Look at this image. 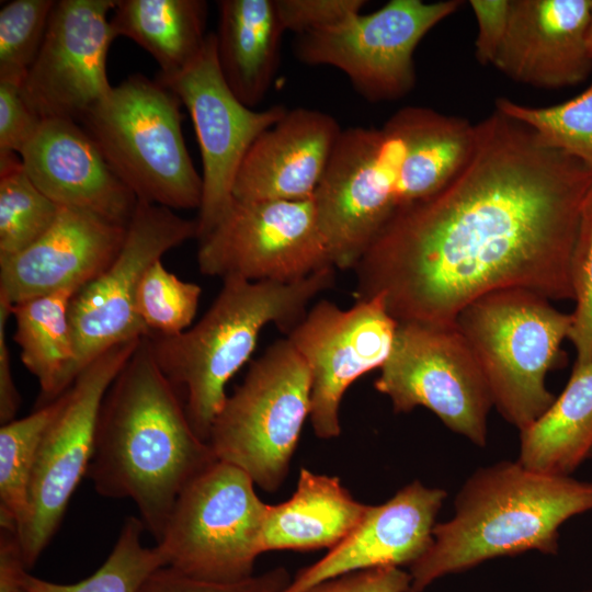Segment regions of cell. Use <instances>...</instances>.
Here are the masks:
<instances>
[{
  "label": "cell",
  "mask_w": 592,
  "mask_h": 592,
  "mask_svg": "<svg viewBox=\"0 0 592 592\" xmlns=\"http://www.w3.org/2000/svg\"><path fill=\"white\" fill-rule=\"evenodd\" d=\"M496 109L531 127L546 146L592 170V82L581 94L556 105L536 107L499 98Z\"/></svg>",
  "instance_id": "cell-32"
},
{
  "label": "cell",
  "mask_w": 592,
  "mask_h": 592,
  "mask_svg": "<svg viewBox=\"0 0 592 592\" xmlns=\"http://www.w3.org/2000/svg\"><path fill=\"white\" fill-rule=\"evenodd\" d=\"M447 497L413 481L379 505H368L356 527L320 560L300 570L282 592H306L323 581L365 569L412 565L433 540Z\"/></svg>",
  "instance_id": "cell-20"
},
{
  "label": "cell",
  "mask_w": 592,
  "mask_h": 592,
  "mask_svg": "<svg viewBox=\"0 0 592 592\" xmlns=\"http://www.w3.org/2000/svg\"><path fill=\"white\" fill-rule=\"evenodd\" d=\"M364 0H275L285 31L297 36L335 26L361 13Z\"/></svg>",
  "instance_id": "cell-37"
},
{
  "label": "cell",
  "mask_w": 592,
  "mask_h": 592,
  "mask_svg": "<svg viewBox=\"0 0 592 592\" xmlns=\"http://www.w3.org/2000/svg\"><path fill=\"white\" fill-rule=\"evenodd\" d=\"M574 309L568 340L576 351L574 366L592 362V189L585 202L571 257Z\"/></svg>",
  "instance_id": "cell-35"
},
{
  "label": "cell",
  "mask_w": 592,
  "mask_h": 592,
  "mask_svg": "<svg viewBox=\"0 0 592 592\" xmlns=\"http://www.w3.org/2000/svg\"><path fill=\"white\" fill-rule=\"evenodd\" d=\"M157 79L190 112L200 144L203 166V196L196 219L200 241L231 204L236 177L253 141L288 110L273 105L255 111L236 98L219 69L214 33H208L203 49L187 68L171 78Z\"/></svg>",
  "instance_id": "cell-16"
},
{
  "label": "cell",
  "mask_w": 592,
  "mask_h": 592,
  "mask_svg": "<svg viewBox=\"0 0 592 592\" xmlns=\"http://www.w3.org/2000/svg\"><path fill=\"white\" fill-rule=\"evenodd\" d=\"M368 505L357 502L338 477L301 468L296 491L267 508L262 551L333 548L361 522Z\"/></svg>",
  "instance_id": "cell-24"
},
{
  "label": "cell",
  "mask_w": 592,
  "mask_h": 592,
  "mask_svg": "<svg viewBox=\"0 0 592 592\" xmlns=\"http://www.w3.org/2000/svg\"><path fill=\"white\" fill-rule=\"evenodd\" d=\"M589 46L592 53V12H591V20H590V27H589Z\"/></svg>",
  "instance_id": "cell-43"
},
{
  "label": "cell",
  "mask_w": 592,
  "mask_h": 592,
  "mask_svg": "<svg viewBox=\"0 0 592 592\" xmlns=\"http://www.w3.org/2000/svg\"><path fill=\"white\" fill-rule=\"evenodd\" d=\"M374 387L390 399L395 412L424 407L453 432L486 445L492 396L455 323L399 322Z\"/></svg>",
  "instance_id": "cell-10"
},
{
  "label": "cell",
  "mask_w": 592,
  "mask_h": 592,
  "mask_svg": "<svg viewBox=\"0 0 592 592\" xmlns=\"http://www.w3.org/2000/svg\"><path fill=\"white\" fill-rule=\"evenodd\" d=\"M42 122L25 102L20 86L0 81V157L20 155Z\"/></svg>",
  "instance_id": "cell-38"
},
{
  "label": "cell",
  "mask_w": 592,
  "mask_h": 592,
  "mask_svg": "<svg viewBox=\"0 0 592 592\" xmlns=\"http://www.w3.org/2000/svg\"><path fill=\"white\" fill-rule=\"evenodd\" d=\"M341 132L337 119L322 111L288 110L249 148L232 197L244 202L311 200Z\"/></svg>",
  "instance_id": "cell-22"
},
{
  "label": "cell",
  "mask_w": 592,
  "mask_h": 592,
  "mask_svg": "<svg viewBox=\"0 0 592 592\" xmlns=\"http://www.w3.org/2000/svg\"><path fill=\"white\" fill-rule=\"evenodd\" d=\"M398 323L379 296L356 299L348 309L322 299L287 334L309 369V419L318 437L340 435L344 392L361 376L383 367Z\"/></svg>",
  "instance_id": "cell-15"
},
{
  "label": "cell",
  "mask_w": 592,
  "mask_h": 592,
  "mask_svg": "<svg viewBox=\"0 0 592 592\" xmlns=\"http://www.w3.org/2000/svg\"><path fill=\"white\" fill-rule=\"evenodd\" d=\"M141 339L101 354L62 395V405L38 448L27 516L16 534L26 569L34 566L50 543L71 496L87 476L103 399Z\"/></svg>",
  "instance_id": "cell-12"
},
{
  "label": "cell",
  "mask_w": 592,
  "mask_h": 592,
  "mask_svg": "<svg viewBox=\"0 0 592 592\" xmlns=\"http://www.w3.org/2000/svg\"><path fill=\"white\" fill-rule=\"evenodd\" d=\"M54 0H13L0 10V81L22 86L35 60Z\"/></svg>",
  "instance_id": "cell-34"
},
{
  "label": "cell",
  "mask_w": 592,
  "mask_h": 592,
  "mask_svg": "<svg viewBox=\"0 0 592 592\" xmlns=\"http://www.w3.org/2000/svg\"><path fill=\"white\" fill-rule=\"evenodd\" d=\"M116 0H59L21 93L41 119L80 121L104 98L106 57L116 37L107 18Z\"/></svg>",
  "instance_id": "cell-17"
},
{
  "label": "cell",
  "mask_w": 592,
  "mask_h": 592,
  "mask_svg": "<svg viewBox=\"0 0 592 592\" xmlns=\"http://www.w3.org/2000/svg\"><path fill=\"white\" fill-rule=\"evenodd\" d=\"M592 510V481L540 474L519 460L479 468L463 485L453 516L433 528L429 549L410 566L408 592L502 556L556 554L559 528Z\"/></svg>",
  "instance_id": "cell-3"
},
{
  "label": "cell",
  "mask_w": 592,
  "mask_h": 592,
  "mask_svg": "<svg viewBox=\"0 0 592 592\" xmlns=\"http://www.w3.org/2000/svg\"><path fill=\"white\" fill-rule=\"evenodd\" d=\"M144 530L139 517L128 516L106 560L79 582L55 583L32 576L25 568L20 581L29 592H138L152 572L167 566L157 545L150 548L141 544Z\"/></svg>",
  "instance_id": "cell-30"
},
{
  "label": "cell",
  "mask_w": 592,
  "mask_h": 592,
  "mask_svg": "<svg viewBox=\"0 0 592 592\" xmlns=\"http://www.w3.org/2000/svg\"><path fill=\"white\" fill-rule=\"evenodd\" d=\"M242 469L216 460L178 498L160 540L166 567L187 577L232 583L252 577L262 554L269 504Z\"/></svg>",
  "instance_id": "cell-8"
},
{
  "label": "cell",
  "mask_w": 592,
  "mask_h": 592,
  "mask_svg": "<svg viewBox=\"0 0 592 592\" xmlns=\"http://www.w3.org/2000/svg\"><path fill=\"white\" fill-rule=\"evenodd\" d=\"M310 413L309 369L286 339L255 360L228 396L208 436L217 460L247 473L273 492L284 481Z\"/></svg>",
  "instance_id": "cell-7"
},
{
  "label": "cell",
  "mask_w": 592,
  "mask_h": 592,
  "mask_svg": "<svg viewBox=\"0 0 592 592\" xmlns=\"http://www.w3.org/2000/svg\"><path fill=\"white\" fill-rule=\"evenodd\" d=\"M592 170L499 110L465 167L396 210L355 265L356 299L398 322L453 325L475 299L524 288L573 300L570 266Z\"/></svg>",
  "instance_id": "cell-1"
},
{
  "label": "cell",
  "mask_w": 592,
  "mask_h": 592,
  "mask_svg": "<svg viewBox=\"0 0 592 592\" xmlns=\"http://www.w3.org/2000/svg\"><path fill=\"white\" fill-rule=\"evenodd\" d=\"M519 462L546 475L570 476L592 453V362L574 366L551 406L520 432Z\"/></svg>",
  "instance_id": "cell-26"
},
{
  "label": "cell",
  "mask_w": 592,
  "mask_h": 592,
  "mask_svg": "<svg viewBox=\"0 0 592 592\" xmlns=\"http://www.w3.org/2000/svg\"><path fill=\"white\" fill-rule=\"evenodd\" d=\"M591 457H592V453H591Z\"/></svg>",
  "instance_id": "cell-44"
},
{
  "label": "cell",
  "mask_w": 592,
  "mask_h": 592,
  "mask_svg": "<svg viewBox=\"0 0 592 592\" xmlns=\"http://www.w3.org/2000/svg\"><path fill=\"white\" fill-rule=\"evenodd\" d=\"M0 592H29L20 581V572L25 566L18 535L5 528H0Z\"/></svg>",
  "instance_id": "cell-42"
},
{
  "label": "cell",
  "mask_w": 592,
  "mask_h": 592,
  "mask_svg": "<svg viewBox=\"0 0 592 592\" xmlns=\"http://www.w3.org/2000/svg\"><path fill=\"white\" fill-rule=\"evenodd\" d=\"M462 5L460 0H390L373 12L297 36L295 54L304 64L341 70L371 102L394 101L414 87L418 44Z\"/></svg>",
  "instance_id": "cell-11"
},
{
  "label": "cell",
  "mask_w": 592,
  "mask_h": 592,
  "mask_svg": "<svg viewBox=\"0 0 592 592\" xmlns=\"http://www.w3.org/2000/svg\"><path fill=\"white\" fill-rule=\"evenodd\" d=\"M201 295L200 285L182 281L158 260L139 283L136 311L148 334L174 335L191 326Z\"/></svg>",
  "instance_id": "cell-33"
},
{
  "label": "cell",
  "mask_w": 592,
  "mask_h": 592,
  "mask_svg": "<svg viewBox=\"0 0 592 592\" xmlns=\"http://www.w3.org/2000/svg\"><path fill=\"white\" fill-rule=\"evenodd\" d=\"M410 583V573L399 567H377L323 581L306 592H408Z\"/></svg>",
  "instance_id": "cell-40"
},
{
  "label": "cell",
  "mask_w": 592,
  "mask_h": 592,
  "mask_svg": "<svg viewBox=\"0 0 592 592\" xmlns=\"http://www.w3.org/2000/svg\"><path fill=\"white\" fill-rule=\"evenodd\" d=\"M77 292L66 288L12 305L20 358L39 385L36 408L56 400L73 383L75 344L69 306Z\"/></svg>",
  "instance_id": "cell-28"
},
{
  "label": "cell",
  "mask_w": 592,
  "mask_h": 592,
  "mask_svg": "<svg viewBox=\"0 0 592 592\" xmlns=\"http://www.w3.org/2000/svg\"><path fill=\"white\" fill-rule=\"evenodd\" d=\"M204 275L250 282L291 283L333 267L315 203L232 200L212 231L200 240Z\"/></svg>",
  "instance_id": "cell-14"
},
{
  "label": "cell",
  "mask_w": 592,
  "mask_h": 592,
  "mask_svg": "<svg viewBox=\"0 0 592 592\" xmlns=\"http://www.w3.org/2000/svg\"><path fill=\"white\" fill-rule=\"evenodd\" d=\"M216 460L144 337L103 399L87 477L99 494L130 499L158 543L182 491Z\"/></svg>",
  "instance_id": "cell-2"
},
{
  "label": "cell",
  "mask_w": 592,
  "mask_h": 592,
  "mask_svg": "<svg viewBox=\"0 0 592 592\" xmlns=\"http://www.w3.org/2000/svg\"><path fill=\"white\" fill-rule=\"evenodd\" d=\"M58 212L59 206L32 182L16 153L0 157V258L36 242Z\"/></svg>",
  "instance_id": "cell-31"
},
{
  "label": "cell",
  "mask_w": 592,
  "mask_h": 592,
  "mask_svg": "<svg viewBox=\"0 0 592 592\" xmlns=\"http://www.w3.org/2000/svg\"><path fill=\"white\" fill-rule=\"evenodd\" d=\"M20 156L32 182L58 206L128 225L137 197L76 121L44 119Z\"/></svg>",
  "instance_id": "cell-21"
},
{
  "label": "cell",
  "mask_w": 592,
  "mask_h": 592,
  "mask_svg": "<svg viewBox=\"0 0 592 592\" xmlns=\"http://www.w3.org/2000/svg\"><path fill=\"white\" fill-rule=\"evenodd\" d=\"M110 19L115 36H126L158 62V78H171L198 56L205 33L204 0H116Z\"/></svg>",
  "instance_id": "cell-27"
},
{
  "label": "cell",
  "mask_w": 592,
  "mask_h": 592,
  "mask_svg": "<svg viewBox=\"0 0 592 592\" xmlns=\"http://www.w3.org/2000/svg\"><path fill=\"white\" fill-rule=\"evenodd\" d=\"M524 288L488 293L464 307L454 323L477 360L493 407L523 431L554 402L547 373L558 363L571 315Z\"/></svg>",
  "instance_id": "cell-6"
},
{
  "label": "cell",
  "mask_w": 592,
  "mask_h": 592,
  "mask_svg": "<svg viewBox=\"0 0 592 592\" xmlns=\"http://www.w3.org/2000/svg\"><path fill=\"white\" fill-rule=\"evenodd\" d=\"M127 226L59 206L52 227L32 246L0 258V294L14 305L61 289L79 291L121 251Z\"/></svg>",
  "instance_id": "cell-19"
},
{
  "label": "cell",
  "mask_w": 592,
  "mask_h": 592,
  "mask_svg": "<svg viewBox=\"0 0 592 592\" xmlns=\"http://www.w3.org/2000/svg\"><path fill=\"white\" fill-rule=\"evenodd\" d=\"M193 238H197L196 219L182 218L168 207L138 201L117 257L71 298L72 382L113 346L148 335L136 311L139 283L164 253Z\"/></svg>",
  "instance_id": "cell-13"
},
{
  "label": "cell",
  "mask_w": 592,
  "mask_h": 592,
  "mask_svg": "<svg viewBox=\"0 0 592 592\" xmlns=\"http://www.w3.org/2000/svg\"><path fill=\"white\" fill-rule=\"evenodd\" d=\"M334 267L291 282L226 277L203 317L174 335L148 334L158 367L182 398L189 421L207 442L224 406L226 386L251 356L262 329L273 323L287 334L308 304L334 282Z\"/></svg>",
  "instance_id": "cell-4"
},
{
  "label": "cell",
  "mask_w": 592,
  "mask_h": 592,
  "mask_svg": "<svg viewBox=\"0 0 592 592\" xmlns=\"http://www.w3.org/2000/svg\"><path fill=\"white\" fill-rule=\"evenodd\" d=\"M591 12L592 0H511L506 34L492 66L539 89L584 81L592 71Z\"/></svg>",
  "instance_id": "cell-18"
},
{
  "label": "cell",
  "mask_w": 592,
  "mask_h": 592,
  "mask_svg": "<svg viewBox=\"0 0 592 592\" xmlns=\"http://www.w3.org/2000/svg\"><path fill=\"white\" fill-rule=\"evenodd\" d=\"M180 103L158 79L135 73L112 87L80 122L138 201L200 209L203 181L185 147Z\"/></svg>",
  "instance_id": "cell-5"
},
{
  "label": "cell",
  "mask_w": 592,
  "mask_h": 592,
  "mask_svg": "<svg viewBox=\"0 0 592 592\" xmlns=\"http://www.w3.org/2000/svg\"><path fill=\"white\" fill-rule=\"evenodd\" d=\"M394 115L406 144L398 178L400 208L436 193L465 167L475 148L476 124L421 106Z\"/></svg>",
  "instance_id": "cell-25"
},
{
  "label": "cell",
  "mask_w": 592,
  "mask_h": 592,
  "mask_svg": "<svg viewBox=\"0 0 592 592\" xmlns=\"http://www.w3.org/2000/svg\"><path fill=\"white\" fill-rule=\"evenodd\" d=\"M12 304L0 294V421L1 424L14 420L21 403V397L16 389L7 343V323L12 315Z\"/></svg>",
  "instance_id": "cell-41"
},
{
  "label": "cell",
  "mask_w": 592,
  "mask_h": 592,
  "mask_svg": "<svg viewBox=\"0 0 592 592\" xmlns=\"http://www.w3.org/2000/svg\"><path fill=\"white\" fill-rule=\"evenodd\" d=\"M291 581L283 567L232 583L203 581L161 567L146 579L138 592H282Z\"/></svg>",
  "instance_id": "cell-36"
},
{
  "label": "cell",
  "mask_w": 592,
  "mask_h": 592,
  "mask_svg": "<svg viewBox=\"0 0 592 592\" xmlns=\"http://www.w3.org/2000/svg\"><path fill=\"white\" fill-rule=\"evenodd\" d=\"M477 21L475 54L481 65H493L506 34L511 0H470Z\"/></svg>",
  "instance_id": "cell-39"
},
{
  "label": "cell",
  "mask_w": 592,
  "mask_h": 592,
  "mask_svg": "<svg viewBox=\"0 0 592 592\" xmlns=\"http://www.w3.org/2000/svg\"><path fill=\"white\" fill-rule=\"evenodd\" d=\"M405 151L395 115L380 128L342 129L312 197L334 269H354L399 208Z\"/></svg>",
  "instance_id": "cell-9"
},
{
  "label": "cell",
  "mask_w": 592,
  "mask_h": 592,
  "mask_svg": "<svg viewBox=\"0 0 592 592\" xmlns=\"http://www.w3.org/2000/svg\"><path fill=\"white\" fill-rule=\"evenodd\" d=\"M62 395L22 419L1 424L0 528L18 533L26 520L38 448L62 405Z\"/></svg>",
  "instance_id": "cell-29"
},
{
  "label": "cell",
  "mask_w": 592,
  "mask_h": 592,
  "mask_svg": "<svg viewBox=\"0 0 592 592\" xmlns=\"http://www.w3.org/2000/svg\"><path fill=\"white\" fill-rule=\"evenodd\" d=\"M216 50L221 75L248 107L258 105L275 76L285 32L275 0H220Z\"/></svg>",
  "instance_id": "cell-23"
}]
</instances>
